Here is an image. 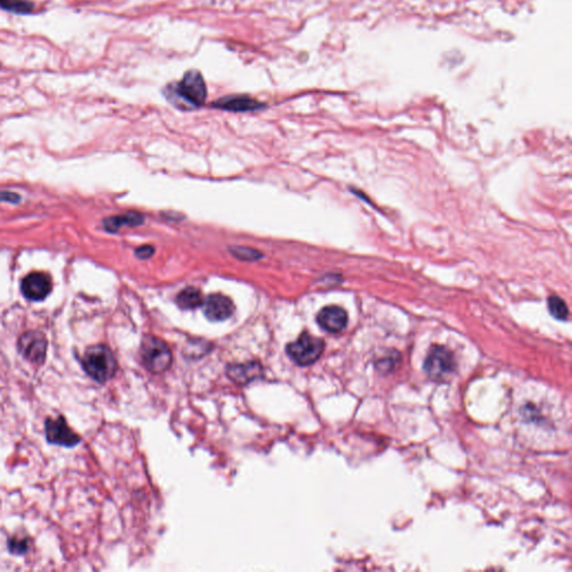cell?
I'll return each mask as SVG.
<instances>
[{"label": "cell", "instance_id": "1", "mask_svg": "<svg viewBox=\"0 0 572 572\" xmlns=\"http://www.w3.org/2000/svg\"><path fill=\"white\" fill-rule=\"evenodd\" d=\"M81 366L83 371L100 385H104L111 380L117 374L119 367L115 355L103 343L87 348L81 358Z\"/></svg>", "mask_w": 572, "mask_h": 572}, {"label": "cell", "instance_id": "2", "mask_svg": "<svg viewBox=\"0 0 572 572\" xmlns=\"http://www.w3.org/2000/svg\"><path fill=\"white\" fill-rule=\"evenodd\" d=\"M142 364L152 374H163L172 364L170 348L160 338L147 336L142 341L140 349Z\"/></svg>", "mask_w": 572, "mask_h": 572}, {"label": "cell", "instance_id": "3", "mask_svg": "<svg viewBox=\"0 0 572 572\" xmlns=\"http://www.w3.org/2000/svg\"><path fill=\"white\" fill-rule=\"evenodd\" d=\"M174 98L184 101V103L193 108H198L207 98V87L203 74L197 70H191L182 76V81L174 85L171 90Z\"/></svg>", "mask_w": 572, "mask_h": 572}, {"label": "cell", "instance_id": "4", "mask_svg": "<svg viewBox=\"0 0 572 572\" xmlns=\"http://www.w3.org/2000/svg\"><path fill=\"white\" fill-rule=\"evenodd\" d=\"M324 348L326 343L322 339L303 332L295 341L288 343L286 353L298 366L307 367L320 359Z\"/></svg>", "mask_w": 572, "mask_h": 572}, {"label": "cell", "instance_id": "5", "mask_svg": "<svg viewBox=\"0 0 572 572\" xmlns=\"http://www.w3.org/2000/svg\"><path fill=\"white\" fill-rule=\"evenodd\" d=\"M49 349V340L41 331L30 330L24 332L17 340V351L25 360L34 366L42 367L45 364Z\"/></svg>", "mask_w": 572, "mask_h": 572}, {"label": "cell", "instance_id": "6", "mask_svg": "<svg viewBox=\"0 0 572 572\" xmlns=\"http://www.w3.org/2000/svg\"><path fill=\"white\" fill-rule=\"evenodd\" d=\"M46 442L61 447L74 448L81 444L82 437L68 426L66 418L58 415L56 418L47 417L44 423Z\"/></svg>", "mask_w": 572, "mask_h": 572}, {"label": "cell", "instance_id": "7", "mask_svg": "<svg viewBox=\"0 0 572 572\" xmlns=\"http://www.w3.org/2000/svg\"><path fill=\"white\" fill-rule=\"evenodd\" d=\"M455 358L452 351L442 345H435L426 357L424 369L429 378L444 380L455 370Z\"/></svg>", "mask_w": 572, "mask_h": 572}, {"label": "cell", "instance_id": "8", "mask_svg": "<svg viewBox=\"0 0 572 572\" xmlns=\"http://www.w3.org/2000/svg\"><path fill=\"white\" fill-rule=\"evenodd\" d=\"M52 279L46 273L33 272L23 279L22 292L30 301H43L52 292Z\"/></svg>", "mask_w": 572, "mask_h": 572}, {"label": "cell", "instance_id": "9", "mask_svg": "<svg viewBox=\"0 0 572 572\" xmlns=\"http://www.w3.org/2000/svg\"><path fill=\"white\" fill-rule=\"evenodd\" d=\"M203 304V313L212 322L227 320L235 311V305L231 298L220 293L209 295Z\"/></svg>", "mask_w": 572, "mask_h": 572}, {"label": "cell", "instance_id": "10", "mask_svg": "<svg viewBox=\"0 0 572 572\" xmlns=\"http://www.w3.org/2000/svg\"><path fill=\"white\" fill-rule=\"evenodd\" d=\"M319 326L329 333H340L348 324V314L342 307L331 305L321 310L317 317Z\"/></svg>", "mask_w": 572, "mask_h": 572}, {"label": "cell", "instance_id": "11", "mask_svg": "<svg viewBox=\"0 0 572 572\" xmlns=\"http://www.w3.org/2000/svg\"><path fill=\"white\" fill-rule=\"evenodd\" d=\"M227 374L234 383L246 385L250 381L263 377L264 369L263 366L258 361H250L246 364H229Z\"/></svg>", "mask_w": 572, "mask_h": 572}, {"label": "cell", "instance_id": "12", "mask_svg": "<svg viewBox=\"0 0 572 572\" xmlns=\"http://www.w3.org/2000/svg\"><path fill=\"white\" fill-rule=\"evenodd\" d=\"M218 109L233 112H248L263 109L264 104L247 95H231L214 102Z\"/></svg>", "mask_w": 572, "mask_h": 572}, {"label": "cell", "instance_id": "13", "mask_svg": "<svg viewBox=\"0 0 572 572\" xmlns=\"http://www.w3.org/2000/svg\"><path fill=\"white\" fill-rule=\"evenodd\" d=\"M144 222V217L136 212H128V214L119 215L113 217L106 218L104 220V228L110 233H115L120 231L123 226L134 227V226L141 225Z\"/></svg>", "mask_w": 572, "mask_h": 572}, {"label": "cell", "instance_id": "14", "mask_svg": "<svg viewBox=\"0 0 572 572\" xmlns=\"http://www.w3.org/2000/svg\"><path fill=\"white\" fill-rule=\"evenodd\" d=\"M178 307L182 310H193L203 305V295H201V291L198 288H184L178 295L176 300Z\"/></svg>", "mask_w": 572, "mask_h": 572}, {"label": "cell", "instance_id": "15", "mask_svg": "<svg viewBox=\"0 0 572 572\" xmlns=\"http://www.w3.org/2000/svg\"><path fill=\"white\" fill-rule=\"evenodd\" d=\"M7 550L13 556L23 557L27 554L32 547V539L30 537L13 535L7 539Z\"/></svg>", "mask_w": 572, "mask_h": 572}, {"label": "cell", "instance_id": "16", "mask_svg": "<svg viewBox=\"0 0 572 572\" xmlns=\"http://www.w3.org/2000/svg\"><path fill=\"white\" fill-rule=\"evenodd\" d=\"M0 8L14 14H32L35 6L30 0H0Z\"/></svg>", "mask_w": 572, "mask_h": 572}, {"label": "cell", "instance_id": "17", "mask_svg": "<svg viewBox=\"0 0 572 572\" xmlns=\"http://www.w3.org/2000/svg\"><path fill=\"white\" fill-rule=\"evenodd\" d=\"M549 311L558 320H567L569 315L567 304L561 298L554 295L549 298Z\"/></svg>", "mask_w": 572, "mask_h": 572}, {"label": "cell", "instance_id": "18", "mask_svg": "<svg viewBox=\"0 0 572 572\" xmlns=\"http://www.w3.org/2000/svg\"><path fill=\"white\" fill-rule=\"evenodd\" d=\"M231 254L243 260H256L262 258V254L258 250L248 248V247H233L231 248Z\"/></svg>", "mask_w": 572, "mask_h": 572}, {"label": "cell", "instance_id": "19", "mask_svg": "<svg viewBox=\"0 0 572 572\" xmlns=\"http://www.w3.org/2000/svg\"><path fill=\"white\" fill-rule=\"evenodd\" d=\"M20 201L17 193H11V191H0V203H17Z\"/></svg>", "mask_w": 572, "mask_h": 572}, {"label": "cell", "instance_id": "20", "mask_svg": "<svg viewBox=\"0 0 572 572\" xmlns=\"http://www.w3.org/2000/svg\"><path fill=\"white\" fill-rule=\"evenodd\" d=\"M153 253H155V250H153L151 246L144 245V246L140 247V248L136 250V255L138 256L139 258L146 260V258H151V256L153 255Z\"/></svg>", "mask_w": 572, "mask_h": 572}]
</instances>
